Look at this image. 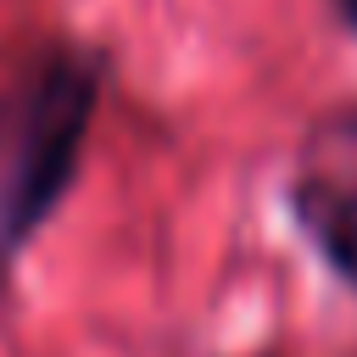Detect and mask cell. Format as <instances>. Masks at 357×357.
I'll use <instances>...</instances> for the list:
<instances>
[{"mask_svg": "<svg viewBox=\"0 0 357 357\" xmlns=\"http://www.w3.org/2000/svg\"><path fill=\"white\" fill-rule=\"evenodd\" d=\"M106 78V50L50 39L0 84V273L33 245L78 184Z\"/></svg>", "mask_w": 357, "mask_h": 357, "instance_id": "6da1fadb", "label": "cell"}, {"mask_svg": "<svg viewBox=\"0 0 357 357\" xmlns=\"http://www.w3.org/2000/svg\"><path fill=\"white\" fill-rule=\"evenodd\" d=\"M284 212H290L296 234L312 245V257L346 290H357V178L301 173L284 190Z\"/></svg>", "mask_w": 357, "mask_h": 357, "instance_id": "7a4b0ae2", "label": "cell"}, {"mask_svg": "<svg viewBox=\"0 0 357 357\" xmlns=\"http://www.w3.org/2000/svg\"><path fill=\"white\" fill-rule=\"evenodd\" d=\"M329 6H335V17H340V28H346V33L357 39V0H329Z\"/></svg>", "mask_w": 357, "mask_h": 357, "instance_id": "3957f363", "label": "cell"}]
</instances>
